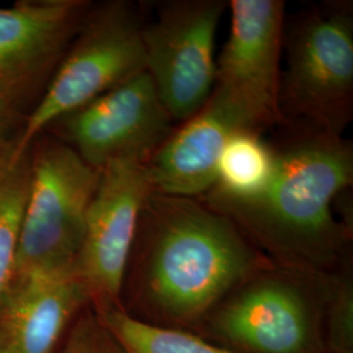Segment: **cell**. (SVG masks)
<instances>
[{
    "label": "cell",
    "mask_w": 353,
    "mask_h": 353,
    "mask_svg": "<svg viewBox=\"0 0 353 353\" xmlns=\"http://www.w3.org/2000/svg\"><path fill=\"white\" fill-rule=\"evenodd\" d=\"M283 131L272 143L278 169L262 195L248 202L203 196V202L230 219L274 263L336 274L347 267L352 239V228L334 211L352 186V143L296 125H283Z\"/></svg>",
    "instance_id": "6da1fadb"
},
{
    "label": "cell",
    "mask_w": 353,
    "mask_h": 353,
    "mask_svg": "<svg viewBox=\"0 0 353 353\" xmlns=\"http://www.w3.org/2000/svg\"><path fill=\"white\" fill-rule=\"evenodd\" d=\"M135 301L173 326L204 321L228 294L270 265L225 214L202 199L151 192L130 261Z\"/></svg>",
    "instance_id": "7a4b0ae2"
},
{
    "label": "cell",
    "mask_w": 353,
    "mask_h": 353,
    "mask_svg": "<svg viewBox=\"0 0 353 353\" xmlns=\"http://www.w3.org/2000/svg\"><path fill=\"white\" fill-rule=\"evenodd\" d=\"M279 113L281 125L336 137L353 118V7L334 0L285 20Z\"/></svg>",
    "instance_id": "3957f363"
},
{
    "label": "cell",
    "mask_w": 353,
    "mask_h": 353,
    "mask_svg": "<svg viewBox=\"0 0 353 353\" xmlns=\"http://www.w3.org/2000/svg\"><path fill=\"white\" fill-rule=\"evenodd\" d=\"M330 275L271 262L232 290L205 319L241 353H325L322 316Z\"/></svg>",
    "instance_id": "277c9868"
},
{
    "label": "cell",
    "mask_w": 353,
    "mask_h": 353,
    "mask_svg": "<svg viewBox=\"0 0 353 353\" xmlns=\"http://www.w3.org/2000/svg\"><path fill=\"white\" fill-rule=\"evenodd\" d=\"M143 17L130 1L92 6L16 138L20 152L59 119L145 71Z\"/></svg>",
    "instance_id": "5b68a950"
},
{
    "label": "cell",
    "mask_w": 353,
    "mask_h": 353,
    "mask_svg": "<svg viewBox=\"0 0 353 353\" xmlns=\"http://www.w3.org/2000/svg\"><path fill=\"white\" fill-rule=\"evenodd\" d=\"M100 170L63 140L30 147V181L13 274L74 267Z\"/></svg>",
    "instance_id": "8992f818"
},
{
    "label": "cell",
    "mask_w": 353,
    "mask_h": 353,
    "mask_svg": "<svg viewBox=\"0 0 353 353\" xmlns=\"http://www.w3.org/2000/svg\"><path fill=\"white\" fill-rule=\"evenodd\" d=\"M227 10L224 0H170L143 20L145 71L176 123L198 113L212 94L214 42Z\"/></svg>",
    "instance_id": "52a82bcc"
},
{
    "label": "cell",
    "mask_w": 353,
    "mask_h": 353,
    "mask_svg": "<svg viewBox=\"0 0 353 353\" xmlns=\"http://www.w3.org/2000/svg\"><path fill=\"white\" fill-rule=\"evenodd\" d=\"M153 192L145 164L114 161L100 170L75 270L94 312L121 305L140 214Z\"/></svg>",
    "instance_id": "ba28073f"
},
{
    "label": "cell",
    "mask_w": 353,
    "mask_h": 353,
    "mask_svg": "<svg viewBox=\"0 0 353 353\" xmlns=\"http://www.w3.org/2000/svg\"><path fill=\"white\" fill-rule=\"evenodd\" d=\"M229 34L216 59L214 93L233 105L250 128L281 125L279 87L285 28L283 0H230Z\"/></svg>",
    "instance_id": "9c48e42d"
},
{
    "label": "cell",
    "mask_w": 353,
    "mask_h": 353,
    "mask_svg": "<svg viewBox=\"0 0 353 353\" xmlns=\"http://www.w3.org/2000/svg\"><path fill=\"white\" fill-rule=\"evenodd\" d=\"M62 140L93 169L147 164L176 130L147 71L59 119Z\"/></svg>",
    "instance_id": "30bf717a"
},
{
    "label": "cell",
    "mask_w": 353,
    "mask_h": 353,
    "mask_svg": "<svg viewBox=\"0 0 353 353\" xmlns=\"http://www.w3.org/2000/svg\"><path fill=\"white\" fill-rule=\"evenodd\" d=\"M92 4L28 0L0 7V101L19 110L46 89Z\"/></svg>",
    "instance_id": "8fae6325"
},
{
    "label": "cell",
    "mask_w": 353,
    "mask_h": 353,
    "mask_svg": "<svg viewBox=\"0 0 353 353\" xmlns=\"http://www.w3.org/2000/svg\"><path fill=\"white\" fill-rule=\"evenodd\" d=\"M87 303L75 265L13 274L0 299V343L7 353H55Z\"/></svg>",
    "instance_id": "7c38bea8"
},
{
    "label": "cell",
    "mask_w": 353,
    "mask_h": 353,
    "mask_svg": "<svg viewBox=\"0 0 353 353\" xmlns=\"http://www.w3.org/2000/svg\"><path fill=\"white\" fill-rule=\"evenodd\" d=\"M245 128L252 130L243 115L212 92L202 109L182 122L145 164L153 192L204 196L216 183L225 143Z\"/></svg>",
    "instance_id": "4fadbf2b"
},
{
    "label": "cell",
    "mask_w": 353,
    "mask_h": 353,
    "mask_svg": "<svg viewBox=\"0 0 353 353\" xmlns=\"http://www.w3.org/2000/svg\"><path fill=\"white\" fill-rule=\"evenodd\" d=\"M278 169L272 143L255 130H240L228 139L217 164L214 188L204 196L248 202L270 188Z\"/></svg>",
    "instance_id": "5bb4252c"
},
{
    "label": "cell",
    "mask_w": 353,
    "mask_h": 353,
    "mask_svg": "<svg viewBox=\"0 0 353 353\" xmlns=\"http://www.w3.org/2000/svg\"><path fill=\"white\" fill-rule=\"evenodd\" d=\"M99 314L126 353H241L181 328L144 322L123 309Z\"/></svg>",
    "instance_id": "9a60e30c"
},
{
    "label": "cell",
    "mask_w": 353,
    "mask_h": 353,
    "mask_svg": "<svg viewBox=\"0 0 353 353\" xmlns=\"http://www.w3.org/2000/svg\"><path fill=\"white\" fill-rule=\"evenodd\" d=\"M30 181V150L19 152L0 179V299L14 271L19 232Z\"/></svg>",
    "instance_id": "2e32d148"
},
{
    "label": "cell",
    "mask_w": 353,
    "mask_h": 353,
    "mask_svg": "<svg viewBox=\"0 0 353 353\" xmlns=\"http://www.w3.org/2000/svg\"><path fill=\"white\" fill-rule=\"evenodd\" d=\"M322 323L325 350L353 353V281L347 267L330 275Z\"/></svg>",
    "instance_id": "e0dca14e"
},
{
    "label": "cell",
    "mask_w": 353,
    "mask_h": 353,
    "mask_svg": "<svg viewBox=\"0 0 353 353\" xmlns=\"http://www.w3.org/2000/svg\"><path fill=\"white\" fill-rule=\"evenodd\" d=\"M57 353H126L97 312L84 313Z\"/></svg>",
    "instance_id": "ac0fdd59"
},
{
    "label": "cell",
    "mask_w": 353,
    "mask_h": 353,
    "mask_svg": "<svg viewBox=\"0 0 353 353\" xmlns=\"http://www.w3.org/2000/svg\"><path fill=\"white\" fill-rule=\"evenodd\" d=\"M16 119H17V110L8 106L7 103L0 101V148L6 143L12 140L10 139V134L16 125Z\"/></svg>",
    "instance_id": "d6986e66"
},
{
    "label": "cell",
    "mask_w": 353,
    "mask_h": 353,
    "mask_svg": "<svg viewBox=\"0 0 353 353\" xmlns=\"http://www.w3.org/2000/svg\"><path fill=\"white\" fill-rule=\"evenodd\" d=\"M14 153H16V139L6 143L0 148V179L4 176L7 168L11 164Z\"/></svg>",
    "instance_id": "ffe728a7"
},
{
    "label": "cell",
    "mask_w": 353,
    "mask_h": 353,
    "mask_svg": "<svg viewBox=\"0 0 353 353\" xmlns=\"http://www.w3.org/2000/svg\"><path fill=\"white\" fill-rule=\"evenodd\" d=\"M0 353H7V351H6V348L3 347V344L0 343Z\"/></svg>",
    "instance_id": "44dd1931"
}]
</instances>
